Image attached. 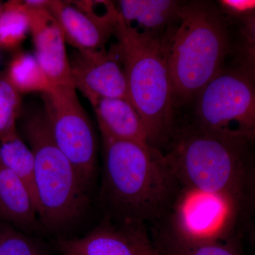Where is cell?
Here are the masks:
<instances>
[{
    "mask_svg": "<svg viewBox=\"0 0 255 255\" xmlns=\"http://www.w3.org/2000/svg\"><path fill=\"white\" fill-rule=\"evenodd\" d=\"M43 95L54 141L87 186L97 167V139L76 89L54 86Z\"/></svg>",
    "mask_w": 255,
    "mask_h": 255,
    "instance_id": "7",
    "label": "cell"
},
{
    "mask_svg": "<svg viewBox=\"0 0 255 255\" xmlns=\"http://www.w3.org/2000/svg\"><path fill=\"white\" fill-rule=\"evenodd\" d=\"M23 132L34 156L37 214L46 227H63L85 211L88 203L87 186L55 143L46 112L28 117Z\"/></svg>",
    "mask_w": 255,
    "mask_h": 255,
    "instance_id": "4",
    "label": "cell"
},
{
    "mask_svg": "<svg viewBox=\"0 0 255 255\" xmlns=\"http://www.w3.org/2000/svg\"><path fill=\"white\" fill-rule=\"evenodd\" d=\"M34 201L25 183L0 163V219L21 229L37 227Z\"/></svg>",
    "mask_w": 255,
    "mask_h": 255,
    "instance_id": "14",
    "label": "cell"
},
{
    "mask_svg": "<svg viewBox=\"0 0 255 255\" xmlns=\"http://www.w3.org/2000/svg\"><path fill=\"white\" fill-rule=\"evenodd\" d=\"M0 163L11 169L25 183L34 201V156L16 130L0 139Z\"/></svg>",
    "mask_w": 255,
    "mask_h": 255,
    "instance_id": "17",
    "label": "cell"
},
{
    "mask_svg": "<svg viewBox=\"0 0 255 255\" xmlns=\"http://www.w3.org/2000/svg\"><path fill=\"white\" fill-rule=\"evenodd\" d=\"M246 142L199 128L181 137L165 157L185 189L238 201L244 182Z\"/></svg>",
    "mask_w": 255,
    "mask_h": 255,
    "instance_id": "5",
    "label": "cell"
},
{
    "mask_svg": "<svg viewBox=\"0 0 255 255\" xmlns=\"http://www.w3.org/2000/svg\"><path fill=\"white\" fill-rule=\"evenodd\" d=\"M92 106L103 140H127L150 145L143 122L129 101L100 98Z\"/></svg>",
    "mask_w": 255,
    "mask_h": 255,
    "instance_id": "12",
    "label": "cell"
},
{
    "mask_svg": "<svg viewBox=\"0 0 255 255\" xmlns=\"http://www.w3.org/2000/svg\"><path fill=\"white\" fill-rule=\"evenodd\" d=\"M127 229L136 246L139 255H164L151 243L139 224L129 225Z\"/></svg>",
    "mask_w": 255,
    "mask_h": 255,
    "instance_id": "22",
    "label": "cell"
},
{
    "mask_svg": "<svg viewBox=\"0 0 255 255\" xmlns=\"http://www.w3.org/2000/svg\"><path fill=\"white\" fill-rule=\"evenodd\" d=\"M47 9L59 23L65 40L80 52L105 50L114 34L119 17L117 12L107 17H95L78 7L73 1H50Z\"/></svg>",
    "mask_w": 255,
    "mask_h": 255,
    "instance_id": "11",
    "label": "cell"
},
{
    "mask_svg": "<svg viewBox=\"0 0 255 255\" xmlns=\"http://www.w3.org/2000/svg\"><path fill=\"white\" fill-rule=\"evenodd\" d=\"M56 247L63 255H139L127 228L117 229L107 222L83 237L57 241Z\"/></svg>",
    "mask_w": 255,
    "mask_h": 255,
    "instance_id": "13",
    "label": "cell"
},
{
    "mask_svg": "<svg viewBox=\"0 0 255 255\" xmlns=\"http://www.w3.org/2000/svg\"><path fill=\"white\" fill-rule=\"evenodd\" d=\"M6 80L19 94H44L53 87L36 56L28 53H18L12 58Z\"/></svg>",
    "mask_w": 255,
    "mask_h": 255,
    "instance_id": "16",
    "label": "cell"
},
{
    "mask_svg": "<svg viewBox=\"0 0 255 255\" xmlns=\"http://www.w3.org/2000/svg\"><path fill=\"white\" fill-rule=\"evenodd\" d=\"M162 253V252H161ZM164 255H241L222 241L186 243L172 238Z\"/></svg>",
    "mask_w": 255,
    "mask_h": 255,
    "instance_id": "20",
    "label": "cell"
},
{
    "mask_svg": "<svg viewBox=\"0 0 255 255\" xmlns=\"http://www.w3.org/2000/svg\"><path fill=\"white\" fill-rule=\"evenodd\" d=\"M178 21L173 34L164 42L174 100L188 101L221 72L227 35L217 10L207 3L183 4Z\"/></svg>",
    "mask_w": 255,
    "mask_h": 255,
    "instance_id": "3",
    "label": "cell"
},
{
    "mask_svg": "<svg viewBox=\"0 0 255 255\" xmlns=\"http://www.w3.org/2000/svg\"><path fill=\"white\" fill-rule=\"evenodd\" d=\"M0 255H47L31 238L13 230H5L0 231Z\"/></svg>",
    "mask_w": 255,
    "mask_h": 255,
    "instance_id": "21",
    "label": "cell"
},
{
    "mask_svg": "<svg viewBox=\"0 0 255 255\" xmlns=\"http://www.w3.org/2000/svg\"><path fill=\"white\" fill-rule=\"evenodd\" d=\"M176 204L173 238L186 243L221 241L238 201L185 189Z\"/></svg>",
    "mask_w": 255,
    "mask_h": 255,
    "instance_id": "8",
    "label": "cell"
},
{
    "mask_svg": "<svg viewBox=\"0 0 255 255\" xmlns=\"http://www.w3.org/2000/svg\"><path fill=\"white\" fill-rule=\"evenodd\" d=\"M30 31L29 16L23 1L2 4L0 14V48L14 49Z\"/></svg>",
    "mask_w": 255,
    "mask_h": 255,
    "instance_id": "18",
    "label": "cell"
},
{
    "mask_svg": "<svg viewBox=\"0 0 255 255\" xmlns=\"http://www.w3.org/2000/svg\"><path fill=\"white\" fill-rule=\"evenodd\" d=\"M25 6L29 16L34 55L50 83L53 87L73 86L70 60L65 48L66 40L59 23L45 8Z\"/></svg>",
    "mask_w": 255,
    "mask_h": 255,
    "instance_id": "10",
    "label": "cell"
},
{
    "mask_svg": "<svg viewBox=\"0 0 255 255\" xmlns=\"http://www.w3.org/2000/svg\"><path fill=\"white\" fill-rule=\"evenodd\" d=\"M244 33L248 39V45L255 46V13L246 18Z\"/></svg>",
    "mask_w": 255,
    "mask_h": 255,
    "instance_id": "25",
    "label": "cell"
},
{
    "mask_svg": "<svg viewBox=\"0 0 255 255\" xmlns=\"http://www.w3.org/2000/svg\"><path fill=\"white\" fill-rule=\"evenodd\" d=\"M119 14L125 22H136L144 32L157 35L179 18L183 4L173 0H122L118 1Z\"/></svg>",
    "mask_w": 255,
    "mask_h": 255,
    "instance_id": "15",
    "label": "cell"
},
{
    "mask_svg": "<svg viewBox=\"0 0 255 255\" xmlns=\"http://www.w3.org/2000/svg\"><path fill=\"white\" fill-rule=\"evenodd\" d=\"M219 4L226 12L234 16L248 18L255 13V0H221Z\"/></svg>",
    "mask_w": 255,
    "mask_h": 255,
    "instance_id": "23",
    "label": "cell"
},
{
    "mask_svg": "<svg viewBox=\"0 0 255 255\" xmlns=\"http://www.w3.org/2000/svg\"><path fill=\"white\" fill-rule=\"evenodd\" d=\"M102 194L128 223L156 219L169 205L178 183L155 147L127 140H103Z\"/></svg>",
    "mask_w": 255,
    "mask_h": 255,
    "instance_id": "1",
    "label": "cell"
},
{
    "mask_svg": "<svg viewBox=\"0 0 255 255\" xmlns=\"http://www.w3.org/2000/svg\"><path fill=\"white\" fill-rule=\"evenodd\" d=\"M114 35L129 100L143 122L150 145L155 147L168 133L174 101L164 42L128 24L120 14Z\"/></svg>",
    "mask_w": 255,
    "mask_h": 255,
    "instance_id": "2",
    "label": "cell"
},
{
    "mask_svg": "<svg viewBox=\"0 0 255 255\" xmlns=\"http://www.w3.org/2000/svg\"><path fill=\"white\" fill-rule=\"evenodd\" d=\"M20 107L19 93L6 79L0 80V139L16 130Z\"/></svg>",
    "mask_w": 255,
    "mask_h": 255,
    "instance_id": "19",
    "label": "cell"
},
{
    "mask_svg": "<svg viewBox=\"0 0 255 255\" xmlns=\"http://www.w3.org/2000/svg\"><path fill=\"white\" fill-rule=\"evenodd\" d=\"M72 81L91 105L100 98L130 102L127 77L117 45L110 51L80 52L70 60Z\"/></svg>",
    "mask_w": 255,
    "mask_h": 255,
    "instance_id": "9",
    "label": "cell"
},
{
    "mask_svg": "<svg viewBox=\"0 0 255 255\" xmlns=\"http://www.w3.org/2000/svg\"><path fill=\"white\" fill-rule=\"evenodd\" d=\"M1 7H2V4H1V3H0V14H1Z\"/></svg>",
    "mask_w": 255,
    "mask_h": 255,
    "instance_id": "26",
    "label": "cell"
},
{
    "mask_svg": "<svg viewBox=\"0 0 255 255\" xmlns=\"http://www.w3.org/2000/svg\"><path fill=\"white\" fill-rule=\"evenodd\" d=\"M243 68L255 77V46L247 45L243 50Z\"/></svg>",
    "mask_w": 255,
    "mask_h": 255,
    "instance_id": "24",
    "label": "cell"
},
{
    "mask_svg": "<svg viewBox=\"0 0 255 255\" xmlns=\"http://www.w3.org/2000/svg\"><path fill=\"white\" fill-rule=\"evenodd\" d=\"M197 97L200 128L255 141V77L248 70H221Z\"/></svg>",
    "mask_w": 255,
    "mask_h": 255,
    "instance_id": "6",
    "label": "cell"
}]
</instances>
